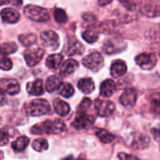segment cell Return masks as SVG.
<instances>
[{
	"label": "cell",
	"instance_id": "9a60e30c",
	"mask_svg": "<svg viewBox=\"0 0 160 160\" xmlns=\"http://www.w3.org/2000/svg\"><path fill=\"white\" fill-rule=\"evenodd\" d=\"M149 142H150V140L146 134L138 133V134L134 135L131 146L135 149H144V148L148 147Z\"/></svg>",
	"mask_w": 160,
	"mask_h": 160
},
{
	"label": "cell",
	"instance_id": "8fae6325",
	"mask_svg": "<svg viewBox=\"0 0 160 160\" xmlns=\"http://www.w3.org/2000/svg\"><path fill=\"white\" fill-rule=\"evenodd\" d=\"M137 98H138L137 91L134 88H128L125 90V92L122 94L119 101L124 107L129 108V107H133L136 104Z\"/></svg>",
	"mask_w": 160,
	"mask_h": 160
},
{
	"label": "cell",
	"instance_id": "cb8c5ba5",
	"mask_svg": "<svg viewBox=\"0 0 160 160\" xmlns=\"http://www.w3.org/2000/svg\"><path fill=\"white\" fill-rule=\"evenodd\" d=\"M28 143H29V138L25 136H22L12 142L11 147L15 152H22L27 147Z\"/></svg>",
	"mask_w": 160,
	"mask_h": 160
},
{
	"label": "cell",
	"instance_id": "7402d4cb",
	"mask_svg": "<svg viewBox=\"0 0 160 160\" xmlns=\"http://www.w3.org/2000/svg\"><path fill=\"white\" fill-rule=\"evenodd\" d=\"M63 83L62 79L60 76H51L48 78L47 82H46V89L49 93H53L55 90H57L60 85Z\"/></svg>",
	"mask_w": 160,
	"mask_h": 160
},
{
	"label": "cell",
	"instance_id": "e0dca14e",
	"mask_svg": "<svg viewBox=\"0 0 160 160\" xmlns=\"http://www.w3.org/2000/svg\"><path fill=\"white\" fill-rule=\"evenodd\" d=\"M116 90L115 82L112 80H106L100 85V95L103 98H110L112 97Z\"/></svg>",
	"mask_w": 160,
	"mask_h": 160
},
{
	"label": "cell",
	"instance_id": "5bb4252c",
	"mask_svg": "<svg viewBox=\"0 0 160 160\" xmlns=\"http://www.w3.org/2000/svg\"><path fill=\"white\" fill-rule=\"evenodd\" d=\"M0 14H1L2 20L8 23H15L20 19V13L16 9L11 8H3Z\"/></svg>",
	"mask_w": 160,
	"mask_h": 160
},
{
	"label": "cell",
	"instance_id": "1f68e13d",
	"mask_svg": "<svg viewBox=\"0 0 160 160\" xmlns=\"http://www.w3.org/2000/svg\"><path fill=\"white\" fill-rule=\"evenodd\" d=\"M10 137H13V135L10 133V130L8 128H1L0 129V146H4L8 144Z\"/></svg>",
	"mask_w": 160,
	"mask_h": 160
},
{
	"label": "cell",
	"instance_id": "7a4b0ae2",
	"mask_svg": "<svg viewBox=\"0 0 160 160\" xmlns=\"http://www.w3.org/2000/svg\"><path fill=\"white\" fill-rule=\"evenodd\" d=\"M25 112L30 116H40L50 112L51 107L47 100L45 99H34L27 103L24 107Z\"/></svg>",
	"mask_w": 160,
	"mask_h": 160
},
{
	"label": "cell",
	"instance_id": "30bf717a",
	"mask_svg": "<svg viewBox=\"0 0 160 160\" xmlns=\"http://www.w3.org/2000/svg\"><path fill=\"white\" fill-rule=\"evenodd\" d=\"M94 123H95V118L91 115L84 113V114H79L72 122L71 126L74 128L81 130V129L89 128L90 127L93 126Z\"/></svg>",
	"mask_w": 160,
	"mask_h": 160
},
{
	"label": "cell",
	"instance_id": "e575fe53",
	"mask_svg": "<svg viewBox=\"0 0 160 160\" xmlns=\"http://www.w3.org/2000/svg\"><path fill=\"white\" fill-rule=\"evenodd\" d=\"M118 158L120 160H139L135 156L132 155H128L126 153H120L118 155Z\"/></svg>",
	"mask_w": 160,
	"mask_h": 160
},
{
	"label": "cell",
	"instance_id": "ffe728a7",
	"mask_svg": "<svg viewBox=\"0 0 160 160\" xmlns=\"http://www.w3.org/2000/svg\"><path fill=\"white\" fill-rule=\"evenodd\" d=\"M27 91L30 95L40 96L43 94V82L41 80H36L27 84Z\"/></svg>",
	"mask_w": 160,
	"mask_h": 160
},
{
	"label": "cell",
	"instance_id": "277c9868",
	"mask_svg": "<svg viewBox=\"0 0 160 160\" xmlns=\"http://www.w3.org/2000/svg\"><path fill=\"white\" fill-rule=\"evenodd\" d=\"M82 64H83L84 67H86L90 70H92L94 72H97L103 67L104 59H103V56L99 52H94L86 55L83 58Z\"/></svg>",
	"mask_w": 160,
	"mask_h": 160
},
{
	"label": "cell",
	"instance_id": "d590c367",
	"mask_svg": "<svg viewBox=\"0 0 160 160\" xmlns=\"http://www.w3.org/2000/svg\"><path fill=\"white\" fill-rule=\"evenodd\" d=\"M152 105H154L153 112H155V113H158V112H159V101H158V98H157L156 99L153 100Z\"/></svg>",
	"mask_w": 160,
	"mask_h": 160
},
{
	"label": "cell",
	"instance_id": "2e32d148",
	"mask_svg": "<svg viewBox=\"0 0 160 160\" xmlns=\"http://www.w3.org/2000/svg\"><path fill=\"white\" fill-rule=\"evenodd\" d=\"M127 64L122 60H117L111 67V75L113 78H120L127 73Z\"/></svg>",
	"mask_w": 160,
	"mask_h": 160
},
{
	"label": "cell",
	"instance_id": "ab89813d",
	"mask_svg": "<svg viewBox=\"0 0 160 160\" xmlns=\"http://www.w3.org/2000/svg\"><path fill=\"white\" fill-rule=\"evenodd\" d=\"M63 160H77V159H75L73 157H68V158H66L65 159H63Z\"/></svg>",
	"mask_w": 160,
	"mask_h": 160
},
{
	"label": "cell",
	"instance_id": "d4e9b609",
	"mask_svg": "<svg viewBox=\"0 0 160 160\" xmlns=\"http://www.w3.org/2000/svg\"><path fill=\"white\" fill-rule=\"evenodd\" d=\"M96 135L100 140V142H103V143H110L115 139V136L112 133H111V132H109L108 130H105V129L98 130Z\"/></svg>",
	"mask_w": 160,
	"mask_h": 160
},
{
	"label": "cell",
	"instance_id": "74e56055",
	"mask_svg": "<svg viewBox=\"0 0 160 160\" xmlns=\"http://www.w3.org/2000/svg\"><path fill=\"white\" fill-rule=\"evenodd\" d=\"M152 133L155 134V139H156L157 142H158V141H159V138H158V136H159L158 128H153V129H152Z\"/></svg>",
	"mask_w": 160,
	"mask_h": 160
},
{
	"label": "cell",
	"instance_id": "4dcf8cb0",
	"mask_svg": "<svg viewBox=\"0 0 160 160\" xmlns=\"http://www.w3.org/2000/svg\"><path fill=\"white\" fill-rule=\"evenodd\" d=\"M53 15H54V20L58 23H65L68 21V15L66 11L63 10L62 8H56L53 11Z\"/></svg>",
	"mask_w": 160,
	"mask_h": 160
},
{
	"label": "cell",
	"instance_id": "60d3db41",
	"mask_svg": "<svg viewBox=\"0 0 160 160\" xmlns=\"http://www.w3.org/2000/svg\"><path fill=\"white\" fill-rule=\"evenodd\" d=\"M0 35H1V33H0Z\"/></svg>",
	"mask_w": 160,
	"mask_h": 160
},
{
	"label": "cell",
	"instance_id": "d6a6232c",
	"mask_svg": "<svg viewBox=\"0 0 160 160\" xmlns=\"http://www.w3.org/2000/svg\"><path fill=\"white\" fill-rule=\"evenodd\" d=\"M91 105H92V100L88 98H84L78 107V110H77L78 115L79 114H84L85 112L91 107Z\"/></svg>",
	"mask_w": 160,
	"mask_h": 160
},
{
	"label": "cell",
	"instance_id": "d6986e66",
	"mask_svg": "<svg viewBox=\"0 0 160 160\" xmlns=\"http://www.w3.org/2000/svg\"><path fill=\"white\" fill-rule=\"evenodd\" d=\"M78 88L84 94H91L95 89L94 81L91 78H82L78 82Z\"/></svg>",
	"mask_w": 160,
	"mask_h": 160
},
{
	"label": "cell",
	"instance_id": "7c38bea8",
	"mask_svg": "<svg viewBox=\"0 0 160 160\" xmlns=\"http://www.w3.org/2000/svg\"><path fill=\"white\" fill-rule=\"evenodd\" d=\"M125 48H126V44L118 39H109L103 45V51L109 54L120 52Z\"/></svg>",
	"mask_w": 160,
	"mask_h": 160
},
{
	"label": "cell",
	"instance_id": "44dd1931",
	"mask_svg": "<svg viewBox=\"0 0 160 160\" xmlns=\"http://www.w3.org/2000/svg\"><path fill=\"white\" fill-rule=\"evenodd\" d=\"M63 62V55L61 53L51 54L46 59V66L51 69H56Z\"/></svg>",
	"mask_w": 160,
	"mask_h": 160
},
{
	"label": "cell",
	"instance_id": "9c48e42d",
	"mask_svg": "<svg viewBox=\"0 0 160 160\" xmlns=\"http://www.w3.org/2000/svg\"><path fill=\"white\" fill-rule=\"evenodd\" d=\"M0 89L8 95L15 96L20 92L21 86L15 79H3L0 80Z\"/></svg>",
	"mask_w": 160,
	"mask_h": 160
},
{
	"label": "cell",
	"instance_id": "f546056e",
	"mask_svg": "<svg viewBox=\"0 0 160 160\" xmlns=\"http://www.w3.org/2000/svg\"><path fill=\"white\" fill-rule=\"evenodd\" d=\"M82 38L88 43H95L98 39V33L94 30L88 29L82 33Z\"/></svg>",
	"mask_w": 160,
	"mask_h": 160
},
{
	"label": "cell",
	"instance_id": "f1b7e54d",
	"mask_svg": "<svg viewBox=\"0 0 160 160\" xmlns=\"http://www.w3.org/2000/svg\"><path fill=\"white\" fill-rule=\"evenodd\" d=\"M48 142L45 139H42V138H39V139H37L33 142L32 143V148L34 150H36L37 152H42V151H45L48 149Z\"/></svg>",
	"mask_w": 160,
	"mask_h": 160
},
{
	"label": "cell",
	"instance_id": "f35d334b",
	"mask_svg": "<svg viewBox=\"0 0 160 160\" xmlns=\"http://www.w3.org/2000/svg\"><path fill=\"white\" fill-rule=\"evenodd\" d=\"M112 3V1H105V2H102V1H99L98 2V4L100 5V6H104V5H108V4H111Z\"/></svg>",
	"mask_w": 160,
	"mask_h": 160
},
{
	"label": "cell",
	"instance_id": "ba28073f",
	"mask_svg": "<svg viewBox=\"0 0 160 160\" xmlns=\"http://www.w3.org/2000/svg\"><path fill=\"white\" fill-rule=\"evenodd\" d=\"M44 55V51L40 48L28 49L24 52V59L28 66L34 67L38 65Z\"/></svg>",
	"mask_w": 160,
	"mask_h": 160
},
{
	"label": "cell",
	"instance_id": "836d02e7",
	"mask_svg": "<svg viewBox=\"0 0 160 160\" xmlns=\"http://www.w3.org/2000/svg\"><path fill=\"white\" fill-rule=\"evenodd\" d=\"M0 68L3 70H9L12 68V61L7 56L0 55Z\"/></svg>",
	"mask_w": 160,
	"mask_h": 160
},
{
	"label": "cell",
	"instance_id": "83f0119b",
	"mask_svg": "<svg viewBox=\"0 0 160 160\" xmlns=\"http://www.w3.org/2000/svg\"><path fill=\"white\" fill-rule=\"evenodd\" d=\"M19 41L25 47H30L37 41V36L35 34H22L19 36Z\"/></svg>",
	"mask_w": 160,
	"mask_h": 160
},
{
	"label": "cell",
	"instance_id": "5b68a950",
	"mask_svg": "<svg viewBox=\"0 0 160 160\" xmlns=\"http://www.w3.org/2000/svg\"><path fill=\"white\" fill-rule=\"evenodd\" d=\"M40 41L44 47L52 49V50H55L59 46L58 35L52 30H47V31L41 32Z\"/></svg>",
	"mask_w": 160,
	"mask_h": 160
},
{
	"label": "cell",
	"instance_id": "6da1fadb",
	"mask_svg": "<svg viewBox=\"0 0 160 160\" xmlns=\"http://www.w3.org/2000/svg\"><path fill=\"white\" fill-rule=\"evenodd\" d=\"M66 124L61 119L47 120L43 123L35 125L30 129L33 134H63L66 131Z\"/></svg>",
	"mask_w": 160,
	"mask_h": 160
},
{
	"label": "cell",
	"instance_id": "52a82bcc",
	"mask_svg": "<svg viewBox=\"0 0 160 160\" xmlns=\"http://www.w3.org/2000/svg\"><path fill=\"white\" fill-rule=\"evenodd\" d=\"M158 59L154 53H141L136 57V63L142 69H152L157 65Z\"/></svg>",
	"mask_w": 160,
	"mask_h": 160
},
{
	"label": "cell",
	"instance_id": "484cf974",
	"mask_svg": "<svg viewBox=\"0 0 160 160\" xmlns=\"http://www.w3.org/2000/svg\"><path fill=\"white\" fill-rule=\"evenodd\" d=\"M18 47L14 42H6L0 45V55L6 56L10 53H14L17 51Z\"/></svg>",
	"mask_w": 160,
	"mask_h": 160
},
{
	"label": "cell",
	"instance_id": "ac0fdd59",
	"mask_svg": "<svg viewBox=\"0 0 160 160\" xmlns=\"http://www.w3.org/2000/svg\"><path fill=\"white\" fill-rule=\"evenodd\" d=\"M79 67V64L76 60L74 59H68L66 60L60 68V74L62 76H68L72 74Z\"/></svg>",
	"mask_w": 160,
	"mask_h": 160
},
{
	"label": "cell",
	"instance_id": "603a6c76",
	"mask_svg": "<svg viewBox=\"0 0 160 160\" xmlns=\"http://www.w3.org/2000/svg\"><path fill=\"white\" fill-rule=\"evenodd\" d=\"M53 106H54L55 112H56L59 115H61V116H67V115L69 113V112H70V107H69V105H68L67 102H65V101H63V100H61V99H56V100H54Z\"/></svg>",
	"mask_w": 160,
	"mask_h": 160
},
{
	"label": "cell",
	"instance_id": "3957f363",
	"mask_svg": "<svg viewBox=\"0 0 160 160\" xmlns=\"http://www.w3.org/2000/svg\"><path fill=\"white\" fill-rule=\"evenodd\" d=\"M24 14L29 19L35 22H46L50 20V14L48 10L44 8L35 6V5H27L23 9Z\"/></svg>",
	"mask_w": 160,
	"mask_h": 160
},
{
	"label": "cell",
	"instance_id": "8d00e7d4",
	"mask_svg": "<svg viewBox=\"0 0 160 160\" xmlns=\"http://www.w3.org/2000/svg\"><path fill=\"white\" fill-rule=\"evenodd\" d=\"M7 103V98L5 96V93L0 89V106H3Z\"/></svg>",
	"mask_w": 160,
	"mask_h": 160
},
{
	"label": "cell",
	"instance_id": "4fadbf2b",
	"mask_svg": "<svg viewBox=\"0 0 160 160\" xmlns=\"http://www.w3.org/2000/svg\"><path fill=\"white\" fill-rule=\"evenodd\" d=\"M65 52L68 55H80L83 53L84 47L79 40H69L67 43Z\"/></svg>",
	"mask_w": 160,
	"mask_h": 160
},
{
	"label": "cell",
	"instance_id": "4316f807",
	"mask_svg": "<svg viewBox=\"0 0 160 160\" xmlns=\"http://www.w3.org/2000/svg\"><path fill=\"white\" fill-rule=\"evenodd\" d=\"M58 89H59V95L64 98H69L74 95V88L68 82H63Z\"/></svg>",
	"mask_w": 160,
	"mask_h": 160
},
{
	"label": "cell",
	"instance_id": "8992f818",
	"mask_svg": "<svg viewBox=\"0 0 160 160\" xmlns=\"http://www.w3.org/2000/svg\"><path fill=\"white\" fill-rule=\"evenodd\" d=\"M95 108L97 112L101 117H108L112 115L115 110V106L112 101L97 99L95 101Z\"/></svg>",
	"mask_w": 160,
	"mask_h": 160
}]
</instances>
